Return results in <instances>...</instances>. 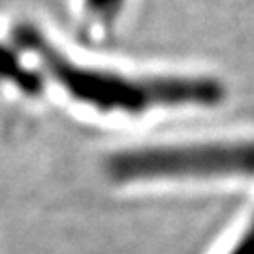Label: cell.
<instances>
[{
	"instance_id": "obj_1",
	"label": "cell",
	"mask_w": 254,
	"mask_h": 254,
	"mask_svg": "<svg viewBox=\"0 0 254 254\" xmlns=\"http://www.w3.org/2000/svg\"><path fill=\"white\" fill-rule=\"evenodd\" d=\"M15 38L21 46L34 51L44 61L55 79L75 100L89 104L102 113L141 115L153 108L177 106H217L226 89L215 77L201 75H162L128 77L108 70H94L73 64L47 42L32 25H19Z\"/></svg>"
},
{
	"instance_id": "obj_2",
	"label": "cell",
	"mask_w": 254,
	"mask_h": 254,
	"mask_svg": "<svg viewBox=\"0 0 254 254\" xmlns=\"http://www.w3.org/2000/svg\"><path fill=\"white\" fill-rule=\"evenodd\" d=\"M106 168L119 183L254 177V141L137 147L109 156Z\"/></svg>"
},
{
	"instance_id": "obj_3",
	"label": "cell",
	"mask_w": 254,
	"mask_h": 254,
	"mask_svg": "<svg viewBox=\"0 0 254 254\" xmlns=\"http://www.w3.org/2000/svg\"><path fill=\"white\" fill-rule=\"evenodd\" d=\"M127 0H83L85 11L96 23H113L125 9Z\"/></svg>"
},
{
	"instance_id": "obj_4",
	"label": "cell",
	"mask_w": 254,
	"mask_h": 254,
	"mask_svg": "<svg viewBox=\"0 0 254 254\" xmlns=\"http://www.w3.org/2000/svg\"><path fill=\"white\" fill-rule=\"evenodd\" d=\"M230 254H254V215Z\"/></svg>"
}]
</instances>
